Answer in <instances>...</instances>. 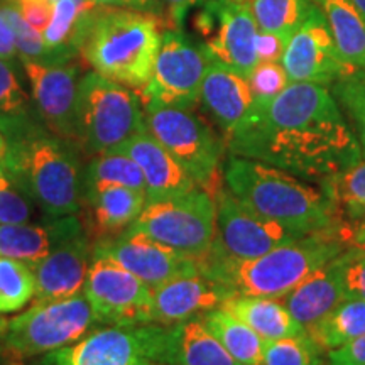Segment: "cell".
Segmentation results:
<instances>
[{
  "mask_svg": "<svg viewBox=\"0 0 365 365\" xmlns=\"http://www.w3.org/2000/svg\"><path fill=\"white\" fill-rule=\"evenodd\" d=\"M225 145L232 156L309 180H328L362 159L357 135L335 95L314 83H289L269 102H254Z\"/></svg>",
  "mask_w": 365,
  "mask_h": 365,
  "instance_id": "cell-1",
  "label": "cell"
},
{
  "mask_svg": "<svg viewBox=\"0 0 365 365\" xmlns=\"http://www.w3.org/2000/svg\"><path fill=\"white\" fill-rule=\"evenodd\" d=\"M222 176L237 202L301 237L333 230L336 207L330 196L291 173L230 154Z\"/></svg>",
  "mask_w": 365,
  "mask_h": 365,
  "instance_id": "cell-2",
  "label": "cell"
},
{
  "mask_svg": "<svg viewBox=\"0 0 365 365\" xmlns=\"http://www.w3.org/2000/svg\"><path fill=\"white\" fill-rule=\"evenodd\" d=\"M350 247L331 230L318 232L279 245L250 261H232L212 250L200 257L202 272L223 282L234 293L281 298L309 274L340 257Z\"/></svg>",
  "mask_w": 365,
  "mask_h": 365,
  "instance_id": "cell-3",
  "label": "cell"
},
{
  "mask_svg": "<svg viewBox=\"0 0 365 365\" xmlns=\"http://www.w3.org/2000/svg\"><path fill=\"white\" fill-rule=\"evenodd\" d=\"M163 33L161 17L154 14L100 7L80 53L98 75L143 90L153 76Z\"/></svg>",
  "mask_w": 365,
  "mask_h": 365,
  "instance_id": "cell-4",
  "label": "cell"
},
{
  "mask_svg": "<svg viewBox=\"0 0 365 365\" xmlns=\"http://www.w3.org/2000/svg\"><path fill=\"white\" fill-rule=\"evenodd\" d=\"M7 170L46 217L75 215L83 203V173L75 144L41 129L9 140Z\"/></svg>",
  "mask_w": 365,
  "mask_h": 365,
  "instance_id": "cell-5",
  "label": "cell"
},
{
  "mask_svg": "<svg viewBox=\"0 0 365 365\" xmlns=\"http://www.w3.org/2000/svg\"><path fill=\"white\" fill-rule=\"evenodd\" d=\"M145 130L139 95L125 85L86 73L76 100V144L86 154L117 153L132 137Z\"/></svg>",
  "mask_w": 365,
  "mask_h": 365,
  "instance_id": "cell-6",
  "label": "cell"
},
{
  "mask_svg": "<svg viewBox=\"0 0 365 365\" xmlns=\"http://www.w3.org/2000/svg\"><path fill=\"white\" fill-rule=\"evenodd\" d=\"M143 107L149 134L185 168L200 188L210 195L217 191L225 140L191 108L166 105Z\"/></svg>",
  "mask_w": 365,
  "mask_h": 365,
  "instance_id": "cell-7",
  "label": "cell"
},
{
  "mask_svg": "<svg viewBox=\"0 0 365 365\" xmlns=\"http://www.w3.org/2000/svg\"><path fill=\"white\" fill-rule=\"evenodd\" d=\"M130 230L202 257L212 249L217 232L215 198L203 188L145 203Z\"/></svg>",
  "mask_w": 365,
  "mask_h": 365,
  "instance_id": "cell-8",
  "label": "cell"
},
{
  "mask_svg": "<svg viewBox=\"0 0 365 365\" xmlns=\"http://www.w3.org/2000/svg\"><path fill=\"white\" fill-rule=\"evenodd\" d=\"M98 323L85 294L58 301H36L9 319L6 349L14 357H34L68 346Z\"/></svg>",
  "mask_w": 365,
  "mask_h": 365,
  "instance_id": "cell-9",
  "label": "cell"
},
{
  "mask_svg": "<svg viewBox=\"0 0 365 365\" xmlns=\"http://www.w3.org/2000/svg\"><path fill=\"white\" fill-rule=\"evenodd\" d=\"M212 58L180 29H164L161 49L149 83L139 90L143 105L193 108Z\"/></svg>",
  "mask_w": 365,
  "mask_h": 365,
  "instance_id": "cell-10",
  "label": "cell"
},
{
  "mask_svg": "<svg viewBox=\"0 0 365 365\" xmlns=\"http://www.w3.org/2000/svg\"><path fill=\"white\" fill-rule=\"evenodd\" d=\"M198 7L195 29L202 34L208 56L249 78L259 65L255 48L259 27L249 2L202 0Z\"/></svg>",
  "mask_w": 365,
  "mask_h": 365,
  "instance_id": "cell-11",
  "label": "cell"
},
{
  "mask_svg": "<svg viewBox=\"0 0 365 365\" xmlns=\"http://www.w3.org/2000/svg\"><path fill=\"white\" fill-rule=\"evenodd\" d=\"M164 325H108L49 352L46 365H135L156 359Z\"/></svg>",
  "mask_w": 365,
  "mask_h": 365,
  "instance_id": "cell-12",
  "label": "cell"
},
{
  "mask_svg": "<svg viewBox=\"0 0 365 365\" xmlns=\"http://www.w3.org/2000/svg\"><path fill=\"white\" fill-rule=\"evenodd\" d=\"M98 323L105 325H144L153 301V289L117 262L93 257L83 284Z\"/></svg>",
  "mask_w": 365,
  "mask_h": 365,
  "instance_id": "cell-13",
  "label": "cell"
},
{
  "mask_svg": "<svg viewBox=\"0 0 365 365\" xmlns=\"http://www.w3.org/2000/svg\"><path fill=\"white\" fill-rule=\"evenodd\" d=\"M215 205L217 232L215 242L210 250L222 257L232 261H250L271 252L279 245L303 239L281 223L250 212L227 190H218Z\"/></svg>",
  "mask_w": 365,
  "mask_h": 365,
  "instance_id": "cell-14",
  "label": "cell"
},
{
  "mask_svg": "<svg viewBox=\"0 0 365 365\" xmlns=\"http://www.w3.org/2000/svg\"><path fill=\"white\" fill-rule=\"evenodd\" d=\"M93 257H107L117 262L145 282L150 289H156L176 277L202 271L200 257L173 249L130 228L120 235L95 242Z\"/></svg>",
  "mask_w": 365,
  "mask_h": 365,
  "instance_id": "cell-15",
  "label": "cell"
},
{
  "mask_svg": "<svg viewBox=\"0 0 365 365\" xmlns=\"http://www.w3.org/2000/svg\"><path fill=\"white\" fill-rule=\"evenodd\" d=\"M281 65L289 83L333 86L336 81L357 73L340 56L325 17L317 6L303 26L287 41Z\"/></svg>",
  "mask_w": 365,
  "mask_h": 365,
  "instance_id": "cell-16",
  "label": "cell"
},
{
  "mask_svg": "<svg viewBox=\"0 0 365 365\" xmlns=\"http://www.w3.org/2000/svg\"><path fill=\"white\" fill-rule=\"evenodd\" d=\"M29 80L41 124L51 134L76 144V100L80 66L75 63H41L21 59Z\"/></svg>",
  "mask_w": 365,
  "mask_h": 365,
  "instance_id": "cell-17",
  "label": "cell"
},
{
  "mask_svg": "<svg viewBox=\"0 0 365 365\" xmlns=\"http://www.w3.org/2000/svg\"><path fill=\"white\" fill-rule=\"evenodd\" d=\"M232 294L235 293L230 287L202 271L176 277L153 289L148 323L170 327L202 318L212 309L220 308Z\"/></svg>",
  "mask_w": 365,
  "mask_h": 365,
  "instance_id": "cell-18",
  "label": "cell"
},
{
  "mask_svg": "<svg viewBox=\"0 0 365 365\" xmlns=\"http://www.w3.org/2000/svg\"><path fill=\"white\" fill-rule=\"evenodd\" d=\"M93 255V244L83 230L33 266L34 301H58L80 294Z\"/></svg>",
  "mask_w": 365,
  "mask_h": 365,
  "instance_id": "cell-19",
  "label": "cell"
},
{
  "mask_svg": "<svg viewBox=\"0 0 365 365\" xmlns=\"http://www.w3.org/2000/svg\"><path fill=\"white\" fill-rule=\"evenodd\" d=\"M200 102L227 139L252 110L254 95L245 76L222 63L210 61L200 90Z\"/></svg>",
  "mask_w": 365,
  "mask_h": 365,
  "instance_id": "cell-20",
  "label": "cell"
},
{
  "mask_svg": "<svg viewBox=\"0 0 365 365\" xmlns=\"http://www.w3.org/2000/svg\"><path fill=\"white\" fill-rule=\"evenodd\" d=\"M75 215L48 217L43 223L0 225V257H9L33 267L63 242L83 232Z\"/></svg>",
  "mask_w": 365,
  "mask_h": 365,
  "instance_id": "cell-21",
  "label": "cell"
},
{
  "mask_svg": "<svg viewBox=\"0 0 365 365\" xmlns=\"http://www.w3.org/2000/svg\"><path fill=\"white\" fill-rule=\"evenodd\" d=\"M83 203L86 235L90 240H102L127 230L144 210L148 195L118 185L86 186L83 188Z\"/></svg>",
  "mask_w": 365,
  "mask_h": 365,
  "instance_id": "cell-22",
  "label": "cell"
},
{
  "mask_svg": "<svg viewBox=\"0 0 365 365\" xmlns=\"http://www.w3.org/2000/svg\"><path fill=\"white\" fill-rule=\"evenodd\" d=\"M344 255L345 252L317 269L293 291L279 298L304 331L349 298L344 286Z\"/></svg>",
  "mask_w": 365,
  "mask_h": 365,
  "instance_id": "cell-23",
  "label": "cell"
},
{
  "mask_svg": "<svg viewBox=\"0 0 365 365\" xmlns=\"http://www.w3.org/2000/svg\"><path fill=\"white\" fill-rule=\"evenodd\" d=\"M117 153L127 154L140 168L145 181L148 202L170 198L198 188L193 178L149 134L148 129L132 137Z\"/></svg>",
  "mask_w": 365,
  "mask_h": 365,
  "instance_id": "cell-24",
  "label": "cell"
},
{
  "mask_svg": "<svg viewBox=\"0 0 365 365\" xmlns=\"http://www.w3.org/2000/svg\"><path fill=\"white\" fill-rule=\"evenodd\" d=\"M154 360L166 365H242L223 349L202 318L164 327Z\"/></svg>",
  "mask_w": 365,
  "mask_h": 365,
  "instance_id": "cell-25",
  "label": "cell"
},
{
  "mask_svg": "<svg viewBox=\"0 0 365 365\" xmlns=\"http://www.w3.org/2000/svg\"><path fill=\"white\" fill-rule=\"evenodd\" d=\"M222 308L247 323L266 341L307 335L304 328L291 317L279 298L235 293L222 304Z\"/></svg>",
  "mask_w": 365,
  "mask_h": 365,
  "instance_id": "cell-26",
  "label": "cell"
},
{
  "mask_svg": "<svg viewBox=\"0 0 365 365\" xmlns=\"http://www.w3.org/2000/svg\"><path fill=\"white\" fill-rule=\"evenodd\" d=\"M44 129L33 98L17 78L12 61L0 58V132L9 140L31 135Z\"/></svg>",
  "mask_w": 365,
  "mask_h": 365,
  "instance_id": "cell-27",
  "label": "cell"
},
{
  "mask_svg": "<svg viewBox=\"0 0 365 365\" xmlns=\"http://www.w3.org/2000/svg\"><path fill=\"white\" fill-rule=\"evenodd\" d=\"M330 29L340 56L357 71H365V19L352 0H313Z\"/></svg>",
  "mask_w": 365,
  "mask_h": 365,
  "instance_id": "cell-28",
  "label": "cell"
},
{
  "mask_svg": "<svg viewBox=\"0 0 365 365\" xmlns=\"http://www.w3.org/2000/svg\"><path fill=\"white\" fill-rule=\"evenodd\" d=\"M202 319L237 362L242 365H262L266 340L247 323L222 307L203 314Z\"/></svg>",
  "mask_w": 365,
  "mask_h": 365,
  "instance_id": "cell-29",
  "label": "cell"
},
{
  "mask_svg": "<svg viewBox=\"0 0 365 365\" xmlns=\"http://www.w3.org/2000/svg\"><path fill=\"white\" fill-rule=\"evenodd\" d=\"M365 333V301L346 298L325 318L308 328V339L322 352L339 349Z\"/></svg>",
  "mask_w": 365,
  "mask_h": 365,
  "instance_id": "cell-30",
  "label": "cell"
},
{
  "mask_svg": "<svg viewBox=\"0 0 365 365\" xmlns=\"http://www.w3.org/2000/svg\"><path fill=\"white\" fill-rule=\"evenodd\" d=\"M259 31L289 39L313 12V0H250Z\"/></svg>",
  "mask_w": 365,
  "mask_h": 365,
  "instance_id": "cell-31",
  "label": "cell"
},
{
  "mask_svg": "<svg viewBox=\"0 0 365 365\" xmlns=\"http://www.w3.org/2000/svg\"><path fill=\"white\" fill-rule=\"evenodd\" d=\"M97 185H118L145 193V181L134 159L124 153H108L93 158L83 173V188Z\"/></svg>",
  "mask_w": 365,
  "mask_h": 365,
  "instance_id": "cell-32",
  "label": "cell"
},
{
  "mask_svg": "<svg viewBox=\"0 0 365 365\" xmlns=\"http://www.w3.org/2000/svg\"><path fill=\"white\" fill-rule=\"evenodd\" d=\"M34 274L27 264L0 257V313H14L34 298Z\"/></svg>",
  "mask_w": 365,
  "mask_h": 365,
  "instance_id": "cell-33",
  "label": "cell"
},
{
  "mask_svg": "<svg viewBox=\"0 0 365 365\" xmlns=\"http://www.w3.org/2000/svg\"><path fill=\"white\" fill-rule=\"evenodd\" d=\"M325 193L349 215L365 212V158L325 180Z\"/></svg>",
  "mask_w": 365,
  "mask_h": 365,
  "instance_id": "cell-34",
  "label": "cell"
},
{
  "mask_svg": "<svg viewBox=\"0 0 365 365\" xmlns=\"http://www.w3.org/2000/svg\"><path fill=\"white\" fill-rule=\"evenodd\" d=\"M36 207L38 205L26 193L6 164H0V225L29 223Z\"/></svg>",
  "mask_w": 365,
  "mask_h": 365,
  "instance_id": "cell-35",
  "label": "cell"
},
{
  "mask_svg": "<svg viewBox=\"0 0 365 365\" xmlns=\"http://www.w3.org/2000/svg\"><path fill=\"white\" fill-rule=\"evenodd\" d=\"M322 350L308 335L267 340L264 344L262 365H323Z\"/></svg>",
  "mask_w": 365,
  "mask_h": 365,
  "instance_id": "cell-36",
  "label": "cell"
},
{
  "mask_svg": "<svg viewBox=\"0 0 365 365\" xmlns=\"http://www.w3.org/2000/svg\"><path fill=\"white\" fill-rule=\"evenodd\" d=\"M333 95L352 120V129L362 149V158H365V71H357L336 81Z\"/></svg>",
  "mask_w": 365,
  "mask_h": 365,
  "instance_id": "cell-37",
  "label": "cell"
},
{
  "mask_svg": "<svg viewBox=\"0 0 365 365\" xmlns=\"http://www.w3.org/2000/svg\"><path fill=\"white\" fill-rule=\"evenodd\" d=\"M247 80L252 90L254 102H269L289 85L281 61L259 63Z\"/></svg>",
  "mask_w": 365,
  "mask_h": 365,
  "instance_id": "cell-38",
  "label": "cell"
},
{
  "mask_svg": "<svg viewBox=\"0 0 365 365\" xmlns=\"http://www.w3.org/2000/svg\"><path fill=\"white\" fill-rule=\"evenodd\" d=\"M344 286L349 298L365 301V257L355 247L344 255Z\"/></svg>",
  "mask_w": 365,
  "mask_h": 365,
  "instance_id": "cell-39",
  "label": "cell"
},
{
  "mask_svg": "<svg viewBox=\"0 0 365 365\" xmlns=\"http://www.w3.org/2000/svg\"><path fill=\"white\" fill-rule=\"evenodd\" d=\"M328 365H365V333L328 352Z\"/></svg>",
  "mask_w": 365,
  "mask_h": 365,
  "instance_id": "cell-40",
  "label": "cell"
},
{
  "mask_svg": "<svg viewBox=\"0 0 365 365\" xmlns=\"http://www.w3.org/2000/svg\"><path fill=\"white\" fill-rule=\"evenodd\" d=\"M287 38H282L279 34L274 33H264L259 31L257 34V56L259 63H267V61H281L282 53H284Z\"/></svg>",
  "mask_w": 365,
  "mask_h": 365,
  "instance_id": "cell-41",
  "label": "cell"
},
{
  "mask_svg": "<svg viewBox=\"0 0 365 365\" xmlns=\"http://www.w3.org/2000/svg\"><path fill=\"white\" fill-rule=\"evenodd\" d=\"M164 12L170 21V29H180L185 27V21L188 17L191 9L198 6L202 0H161Z\"/></svg>",
  "mask_w": 365,
  "mask_h": 365,
  "instance_id": "cell-42",
  "label": "cell"
},
{
  "mask_svg": "<svg viewBox=\"0 0 365 365\" xmlns=\"http://www.w3.org/2000/svg\"><path fill=\"white\" fill-rule=\"evenodd\" d=\"M91 2L102 7L130 9V11L149 12L158 17H163V12H164L161 0H91Z\"/></svg>",
  "mask_w": 365,
  "mask_h": 365,
  "instance_id": "cell-43",
  "label": "cell"
},
{
  "mask_svg": "<svg viewBox=\"0 0 365 365\" xmlns=\"http://www.w3.org/2000/svg\"><path fill=\"white\" fill-rule=\"evenodd\" d=\"M350 223L345 225L341 234H339L341 239L346 242L349 247H355L364 250L365 249V212L354 213L349 215Z\"/></svg>",
  "mask_w": 365,
  "mask_h": 365,
  "instance_id": "cell-44",
  "label": "cell"
},
{
  "mask_svg": "<svg viewBox=\"0 0 365 365\" xmlns=\"http://www.w3.org/2000/svg\"><path fill=\"white\" fill-rule=\"evenodd\" d=\"M0 58L7 59V61L17 58L16 33H14L12 24L7 19L6 12H4L2 0H0Z\"/></svg>",
  "mask_w": 365,
  "mask_h": 365,
  "instance_id": "cell-45",
  "label": "cell"
},
{
  "mask_svg": "<svg viewBox=\"0 0 365 365\" xmlns=\"http://www.w3.org/2000/svg\"><path fill=\"white\" fill-rule=\"evenodd\" d=\"M7 330H9V319L4 318V317H0V360H2V357L7 352V349H6Z\"/></svg>",
  "mask_w": 365,
  "mask_h": 365,
  "instance_id": "cell-46",
  "label": "cell"
},
{
  "mask_svg": "<svg viewBox=\"0 0 365 365\" xmlns=\"http://www.w3.org/2000/svg\"><path fill=\"white\" fill-rule=\"evenodd\" d=\"M6 153H7V139H6V135H4L2 132H0V164L4 163Z\"/></svg>",
  "mask_w": 365,
  "mask_h": 365,
  "instance_id": "cell-47",
  "label": "cell"
},
{
  "mask_svg": "<svg viewBox=\"0 0 365 365\" xmlns=\"http://www.w3.org/2000/svg\"><path fill=\"white\" fill-rule=\"evenodd\" d=\"M352 4L357 7V11L360 12V16L365 19V0H352Z\"/></svg>",
  "mask_w": 365,
  "mask_h": 365,
  "instance_id": "cell-48",
  "label": "cell"
},
{
  "mask_svg": "<svg viewBox=\"0 0 365 365\" xmlns=\"http://www.w3.org/2000/svg\"><path fill=\"white\" fill-rule=\"evenodd\" d=\"M135 365H166V364L156 362V360H150V359H143V360H139Z\"/></svg>",
  "mask_w": 365,
  "mask_h": 365,
  "instance_id": "cell-49",
  "label": "cell"
},
{
  "mask_svg": "<svg viewBox=\"0 0 365 365\" xmlns=\"http://www.w3.org/2000/svg\"><path fill=\"white\" fill-rule=\"evenodd\" d=\"M49 2H58V0H49ZM75 2H88V0H75Z\"/></svg>",
  "mask_w": 365,
  "mask_h": 365,
  "instance_id": "cell-50",
  "label": "cell"
},
{
  "mask_svg": "<svg viewBox=\"0 0 365 365\" xmlns=\"http://www.w3.org/2000/svg\"><path fill=\"white\" fill-rule=\"evenodd\" d=\"M359 250H360V249H359ZM360 254H362V255H364V257H365V249H364V250H360Z\"/></svg>",
  "mask_w": 365,
  "mask_h": 365,
  "instance_id": "cell-51",
  "label": "cell"
},
{
  "mask_svg": "<svg viewBox=\"0 0 365 365\" xmlns=\"http://www.w3.org/2000/svg\"><path fill=\"white\" fill-rule=\"evenodd\" d=\"M239 2H245V0H239Z\"/></svg>",
  "mask_w": 365,
  "mask_h": 365,
  "instance_id": "cell-52",
  "label": "cell"
}]
</instances>
